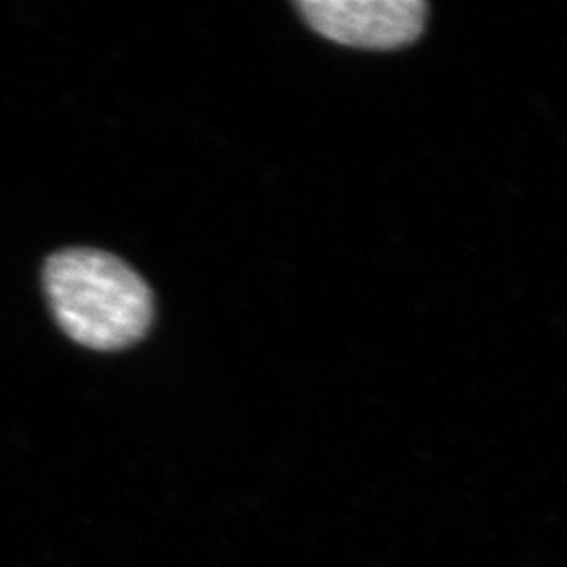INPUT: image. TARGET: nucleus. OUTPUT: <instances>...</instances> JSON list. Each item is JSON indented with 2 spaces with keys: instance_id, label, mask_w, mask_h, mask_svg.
I'll return each instance as SVG.
<instances>
[{
  "instance_id": "1",
  "label": "nucleus",
  "mask_w": 567,
  "mask_h": 567,
  "mask_svg": "<svg viewBox=\"0 0 567 567\" xmlns=\"http://www.w3.org/2000/svg\"><path fill=\"white\" fill-rule=\"evenodd\" d=\"M44 290L61 330L76 343L116 351L142 341L154 320V297L118 257L70 248L44 267Z\"/></svg>"
},
{
  "instance_id": "2",
  "label": "nucleus",
  "mask_w": 567,
  "mask_h": 567,
  "mask_svg": "<svg viewBox=\"0 0 567 567\" xmlns=\"http://www.w3.org/2000/svg\"><path fill=\"white\" fill-rule=\"evenodd\" d=\"M303 20L324 39L358 49H400L426 23L423 0H301Z\"/></svg>"
}]
</instances>
